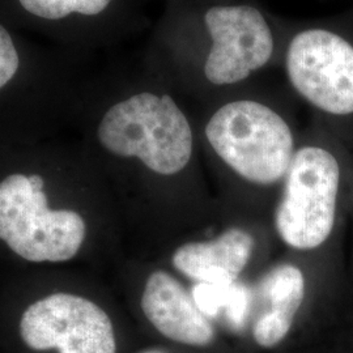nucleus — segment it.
Returning a JSON list of instances; mask_svg holds the SVG:
<instances>
[{
  "label": "nucleus",
  "mask_w": 353,
  "mask_h": 353,
  "mask_svg": "<svg viewBox=\"0 0 353 353\" xmlns=\"http://www.w3.org/2000/svg\"><path fill=\"white\" fill-rule=\"evenodd\" d=\"M254 249L250 233L232 228L212 241L190 242L173 254L176 271L202 284L233 285L249 263Z\"/></svg>",
  "instance_id": "nucleus-9"
},
{
  "label": "nucleus",
  "mask_w": 353,
  "mask_h": 353,
  "mask_svg": "<svg viewBox=\"0 0 353 353\" xmlns=\"http://www.w3.org/2000/svg\"><path fill=\"white\" fill-rule=\"evenodd\" d=\"M20 67L19 52L8 30L0 24V89L4 88Z\"/></svg>",
  "instance_id": "nucleus-12"
},
{
  "label": "nucleus",
  "mask_w": 353,
  "mask_h": 353,
  "mask_svg": "<svg viewBox=\"0 0 353 353\" xmlns=\"http://www.w3.org/2000/svg\"><path fill=\"white\" fill-rule=\"evenodd\" d=\"M140 353H165L161 350H157V348H151V350H145V351H141Z\"/></svg>",
  "instance_id": "nucleus-13"
},
{
  "label": "nucleus",
  "mask_w": 353,
  "mask_h": 353,
  "mask_svg": "<svg viewBox=\"0 0 353 353\" xmlns=\"http://www.w3.org/2000/svg\"><path fill=\"white\" fill-rule=\"evenodd\" d=\"M141 310L169 341L205 347L214 339V330L186 288L165 271H154L141 296Z\"/></svg>",
  "instance_id": "nucleus-8"
},
{
  "label": "nucleus",
  "mask_w": 353,
  "mask_h": 353,
  "mask_svg": "<svg viewBox=\"0 0 353 353\" xmlns=\"http://www.w3.org/2000/svg\"><path fill=\"white\" fill-rule=\"evenodd\" d=\"M28 12L46 20H61L71 13L97 16L108 10L113 0H19Z\"/></svg>",
  "instance_id": "nucleus-11"
},
{
  "label": "nucleus",
  "mask_w": 353,
  "mask_h": 353,
  "mask_svg": "<svg viewBox=\"0 0 353 353\" xmlns=\"http://www.w3.org/2000/svg\"><path fill=\"white\" fill-rule=\"evenodd\" d=\"M85 221L75 211H52L43 190H33L29 176L12 174L0 182V240L23 259L70 261L85 240Z\"/></svg>",
  "instance_id": "nucleus-3"
},
{
  "label": "nucleus",
  "mask_w": 353,
  "mask_h": 353,
  "mask_svg": "<svg viewBox=\"0 0 353 353\" xmlns=\"http://www.w3.org/2000/svg\"><path fill=\"white\" fill-rule=\"evenodd\" d=\"M341 166L326 148L296 150L275 214L280 239L290 248L313 250L327 241L335 224Z\"/></svg>",
  "instance_id": "nucleus-4"
},
{
  "label": "nucleus",
  "mask_w": 353,
  "mask_h": 353,
  "mask_svg": "<svg viewBox=\"0 0 353 353\" xmlns=\"http://www.w3.org/2000/svg\"><path fill=\"white\" fill-rule=\"evenodd\" d=\"M204 134L219 159L255 185H272L285 176L296 152L288 122L255 100L221 105L207 121Z\"/></svg>",
  "instance_id": "nucleus-2"
},
{
  "label": "nucleus",
  "mask_w": 353,
  "mask_h": 353,
  "mask_svg": "<svg viewBox=\"0 0 353 353\" xmlns=\"http://www.w3.org/2000/svg\"><path fill=\"white\" fill-rule=\"evenodd\" d=\"M261 294L268 309L252 328L256 344L272 348L284 341L305 299V278L297 265H280L272 268L261 283Z\"/></svg>",
  "instance_id": "nucleus-10"
},
{
  "label": "nucleus",
  "mask_w": 353,
  "mask_h": 353,
  "mask_svg": "<svg viewBox=\"0 0 353 353\" xmlns=\"http://www.w3.org/2000/svg\"><path fill=\"white\" fill-rule=\"evenodd\" d=\"M20 339L34 352L117 353L110 316L88 299L55 293L29 305Z\"/></svg>",
  "instance_id": "nucleus-7"
},
{
  "label": "nucleus",
  "mask_w": 353,
  "mask_h": 353,
  "mask_svg": "<svg viewBox=\"0 0 353 353\" xmlns=\"http://www.w3.org/2000/svg\"><path fill=\"white\" fill-rule=\"evenodd\" d=\"M202 20L207 43L201 74L208 84H240L272 61L275 32L259 8L245 3L214 4L204 11Z\"/></svg>",
  "instance_id": "nucleus-5"
},
{
  "label": "nucleus",
  "mask_w": 353,
  "mask_h": 353,
  "mask_svg": "<svg viewBox=\"0 0 353 353\" xmlns=\"http://www.w3.org/2000/svg\"><path fill=\"white\" fill-rule=\"evenodd\" d=\"M97 137L103 150L135 157L161 176L183 170L194 152L186 114L172 96L153 92H140L113 105L102 117Z\"/></svg>",
  "instance_id": "nucleus-1"
},
{
  "label": "nucleus",
  "mask_w": 353,
  "mask_h": 353,
  "mask_svg": "<svg viewBox=\"0 0 353 353\" xmlns=\"http://www.w3.org/2000/svg\"><path fill=\"white\" fill-rule=\"evenodd\" d=\"M292 88L318 110L353 114V45L336 32L306 28L290 37L284 54Z\"/></svg>",
  "instance_id": "nucleus-6"
}]
</instances>
